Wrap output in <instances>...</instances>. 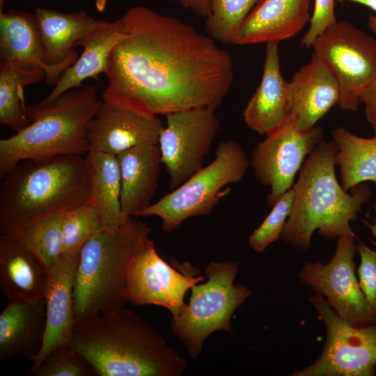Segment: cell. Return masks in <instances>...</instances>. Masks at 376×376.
<instances>
[{"label": "cell", "instance_id": "cell-16", "mask_svg": "<svg viewBox=\"0 0 376 376\" xmlns=\"http://www.w3.org/2000/svg\"><path fill=\"white\" fill-rule=\"evenodd\" d=\"M80 253V252H79ZM79 253L63 254L49 269L45 295L46 330L42 347L32 362L33 375L43 359L55 348L69 344L76 320L73 289Z\"/></svg>", "mask_w": 376, "mask_h": 376}, {"label": "cell", "instance_id": "cell-27", "mask_svg": "<svg viewBox=\"0 0 376 376\" xmlns=\"http://www.w3.org/2000/svg\"><path fill=\"white\" fill-rule=\"evenodd\" d=\"M45 78L42 68L27 69L16 63L0 61V123L17 132L31 120L24 89Z\"/></svg>", "mask_w": 376, "mask_h": 376}, {"label": "cell", "instance_id": "cell-37", "mask_svg": "<svg viewBox=\"0 0 376 376\" xmlns=\"http://www.w3.org/2000/svg\"><path fill=\"white\" fill-rule=\"evenodd\" d=\"M177 1L184 8L193 11L196 15L206 17L210 13V0H170Z\"/></svg>", "mask_w": 376, "mask_h": 376}, {"label": "cell", "instance_id": "cell-19", "mask_svg": "<svg viewBox=\"0 0 376 376\" xmlns=\"http://www.w3.org/2000/svg\"><path fill=\"white\" fill-rule=\"evenodd\" d=\"M289 89L290 113L301 130L315 127L340 98L336 79L315 53L310 62L294 74Z\"/></svg>", "mask_w": 376, "mask_h": 376}, {"label": "cell", "instance_id": "cell-24", "mask_svg": "<svg viewBox=\"0 0 376 376\" xmlns=\"http://www.w3.org/2000/svg\"><path fill=\"white\" fill-rule=\"evenodd\" d=\"M46 330L45 300L31 303L8 301L0 313V361L39 354Z\"/></svg>", "mask_w": 376, "mask_h": 376}, {"label": "cell", "instance_id": "cell-29", "mask_svg": "<svg viewBox=\"0 0 376 376\" xmlns=\"http://www.w3.org/2000/svg\"><path fill=\"white\" fill-rule=\"evenodd\" d=\"M260 0H210L205 29L208 36L226 45H235L238 31Z\"/></svg>", "mask_w": 376, "mask_h": 376}, {"label": "cell", "instance_id": "cell-13", "mask_svg": "<svg viewBox=\"0 0 376 376\" xmlns=\"http://www.w3.org/2000/svg\"><path fill=\"white\" fill-rule=\"evenodd\" d=\"M214 109L198 107L167 114L158 144L171 190L203 167L220 126Z\"/></svg>", "mask_w": 376, "mask_h": 376}, {"label": "cell", "instance_id": "cell-12", "mask_svg": "<svg viewBox=\"0 0 376 376\" xmlns=\"http://www.w3.org/2000/svg\"><path fill=\"white\" fill-rule=\"evenodd\" d=\"M324 129L301 130L290 114L279 127L267 134L253 150L250 166L259 182L270 187L267 196L273 206L293 184L306 155L322 141Z\"/></svg>", "mask_w": 376, "mask_h": 376}, {"label": "cell", "instance_id": "cell-14", "mask_svg": "<svg viewBox=\"0 0 376 376\" xmlns=\"http://www.w3.org/2000/svg\"><path fill=\"white\" fill-rule=\"evenodd\" d=\"M205 276H194L172 267L157 253L153 241L148 237L133 260L127 274L128 301L143 306L153 304L167 308L172 318L187 306L186 292Z\"/></svg>", "mask_w": 376, "mask_h": 376}, {"label": "cell", "instance_id": "cell-38", "mask_svg": "<svg viewBox=\"0 0 376 376\" xmlns=\"http://www.w3.org/2000/svg\"><path fill=\"white\" fill-rule=\"evenodd\" d=\"M338 2H353L370 8L376 13V0H336ZM368 26L376 36V15L370 14L368 18Z\"/></svg>", "mask_w": 376, "mask_h": 376}, {"label": "cell", "instance_id": "cell-21", "mask_svg": "<svg viewBox=\"0 0 376 376\" xmlns=\"http://www.w3.org/2000/svg\"><path fill=\"white\" fill-rule=\"evenodd\" d=\"M310 0H260L243 21L235 45L279 42L310 20Z\"/></svg>", "mask_w": 376, "mask_h": 376}, {"label": "cell", "instance_id": "cell-33", "mask_svg": "<svg viewBox=\"0 0 376 376\" xmlns=\"http://www.w3.org/2000/svg\"><path fill=\"white\" fill-rule=\"evenodd\" d=\"M294 190L290 189L272 206V210L249 238L250 247L257 253L280 238L293 205Z\"/></svg>", "mask_w": 376, "mask_h": 376}, {"label": "cell", "instance_id": "cell-1", "mask_svg": "<svg viewBox=\"0 0 376 376\" xmlns=\"http://www.w3.org/2000/svg\"><path fill=\"white\" fill-rule=\"evenodd\" d=\"M122 19L127 36L111 53L103 100L149 116L221 104L234 79L227 50L145 6L130 8Z\"/></svg>", "mask_w": 376, "mask_h": 376}, {"label": "cell", "instance_id": "cell-3", "mask_svg": "<svg viewBox=\"0 0 376 376\" xmlns=\"http://www.w3.org/2000/svg\"><path fill=\"white\" fill-rule=\"evenodd\" d=\"M0 185V234L19 236L31 224L91 201L86 156L57 155L18 162Z\"/></svg>", "mask_w": 376, "mask_h": 376}, {"label": "cell", "instance_id": "cell-7", "mask_svg": "<svg viewBox=\"0 0 376 376\" xmlns=\"http://www.w3.org/2000/svg\"><path fill=\"white\" fill-rule=\"evenodd\" d=\"M238 269L236 262H210L204 272L206 281L191 288L188 304L171 318V331L191 358L200 355L205 339L213 332L233 334L231 317L252 294L244 284H235Z\"/></svg>", "mask_w": 376, "mask_h": 376}, {"label": "cell", "instance_id": "cell-40", "mask_svg": "<svg viewBox=\"0 0 376 376\" xmlns=\"http://www.w3.org/2000/svg\"><path fill=\"white\" fill-rule=\"evenodd\" d=\"M107 0H95V7L99 12H103L105 9Z\"/></svg>", "mask_w": 376, "mask_h": 376}, {"label": "cell", "instance_id": "cell-23", "mask_svg": "<svg viewBox=\"0 0 376 376\" xmlns=\"http://www.w3.org/2000/svg\"><path fill=\"white\" fill-rule=\"evenodd\" d=\"M117 157L123 214L127 219L138 217L151 205L158 189L162 164L159 144H140L122 152Z\"/></svg>", "mask_w": 376, "mask_h": 376}, {"label": "cell", "instance_id": "cell-4", "mask_svg": "<svg viewBox=\"0 0 376 376\" xmlns=\"http://www.w3.org/2000/svg\"><path fill=\"white\" fill-rule=\"evenodd\" d=\"M338 151L334 141H322L310 153L294 185V201L280 239L292 246L307 251L312 235L334 239L356 236L350 221L357 219L371 191L360 183L348 194L337 181L335 160Z\"/></svg>", "mask_w": 376, "mask_h": 376}, {"label": "cell", "instance_id": "cell-10", "mask_svg": "<svg viewBox=\"0 0 376 376\" xmlns=\"http://www.w3.org/2000/svg\"><path fill=\"white\" fill-rule=\"evenodd\" d=\"M309 301L326 328L319 357L292 376H373L376 372V322L354 327L340 317L320 295Z\"/></svg>", "mask_w": 376, "mask_h": 376}, {"label": "cell", "instance_id": "cell-11", "mask_svg": "<svg viewBox=\"0 0 376 376\" xmlns=\"http://www.w3.org/2000/svg\"><path fill=\"white\" fill-rule=\"evenodd\" d=\"M355 238L352 235L339 236L336 251L327 264L304 263L298 276L303 285L324 297L343 320L354 327H362L376 322V315L368 304L356 276Z\"/></svg>", "mask_w": 376, "mask_h": 376}, {"label": "cell", "instance_id": "cell-6", "mask_svg": "<svg viewBox=\"0 0 376 376\" xmlns=\"http://www.w3.org/2000/svg\"><path fill=\"white\" fill-rule=\"evenodd\" d=\"M102 102L95 88L87 85L62 93L51 104L28 105L30 124L0 140V178L24 159L86 156L91 150L87 126Z\"/></svg>", "mask_w": 376, "mask_h": 376}, {"label": "cell", "instance_id": "cell-41", "mask_svg": "<svg viewBox=\"0 0 376 376\" xmlns=\"http://www.w3.org/2000/svg\"><path fill=\"white\" fill-rule=\"evenodd\" d=\"M4 2L5 0H0V13L2 12V8L3 6Z\"/></svg>", "mask_w": 376, "mask_h": 376}, {"label": "cell", "instance_id": "cell-17", "mask_svg": "<svg viewBox=\"0 0 376 376\" xmlns=\"http://www.w3.org/2000/svg\"><path fill=\"white\" fill-rule=\"evenodd\" d=\"M35 14L44 52L45 81L55 85L64 71L78 58L75 43L95 30L100 20L81 10L63 13L38 8Z\"/></svg>", "mask_w": 376, "mask_h": 376}, {"label": "cell", "instance_id": "cell-25", "mask_svg": "<svg viewBox=\"0 0 376 376\" xmlns=\"http://www.w3.org/2000/svg\"><path fill=\"white\" fill-rule=\"evenodd\" d=\"M0 61L45 71L40 28L35 13L17 10L0 13Z\"/></svg>", "mask_w": 376, "mask_h": 376}, {"label": "cell", "instance_id": "cell-35", "mask_svg": "<svg viewBox=\"0 0 376 376\" xmlns=\"http://www.w3.org/2000/svg\"><path fill=\"white\" fill-rule=\"evenodd\" d=\"M335 1L336 0H315L314 10L309 20V28L300 41L302 47H312L319 36L337 22L334 13Z\"/></svg>", "mask_w": 376, "mask_h": 376}, {"label": "cell", "instance_id": "cell-32", "mask_svg": "<svg viewBox=\"0 0 376 376\" xmlns=\"http://www.w3.org/2000/svg\"><path fill=\"white\" fill-rule=\"evenodd\" d=\"M33 375L93 376L97 374L85 357L67 344L49 353Z\"/></svg>", "mask_w": 376, "mask_h": 376}, {"label": "cell", "instance_id": "cell-18", "mask_svg": "<svg viewBox=\"0 0 376 376\" xmlns=\"http://www.w3.org/2000/svg\"><path fill=\"white\" fill-rule=\"evenodd\" d=\"M49 269L19 237L0 234V291L8 301L45 299Z\"/></svg>", "mask_w": 376, "mask_h": 376}, {"label": "cell", "instance_id": "cell-28", "mask_svg": "<svg viewBox=\"0 0 376 376\" xmlns=\"http://www.w3.org/2000/svg\"><path fill=\"white\" fill-rule=\"evenodd\" d=\"M338 151L335 162L340 166L343 188L347 191L360 183H376V136H358L343 127L332 133Z\"/></svg>", "mask_w": 376, "mask_h": 376}, {"label": "cell", "instance_id": "cell-36", "mask_svg": "<svg viewBox=\"0 0 376 376\" xmlns=\"http://www.w3.org/2000/svg\"><path fill=\"white\" fill-rule=\"evenodd\" d=\"M359 100L365 105L366 117L376 136V81L360 95Z\"/></svg>", "mask_w": 376, "mask_h": 376}, {"label": "cell", "instance_id": "cell-9", "mask_svg": "<svg viewBox=\"0 0 376 376\" xmlns=\"http://www.w3.org/2000/svg\"><path fill=\"white\" fill-rule=\"evenodd\" d=\"M312 47L337 81L338 107L357 111L360 95L376 81V39L343 20L329 26Z\"/></svg>", "mask_w": 376, "mask_h": 376}, {"label": "cell", "instance_id": "cell-22", "mask_svg": "<svg viewBox=\"0 0 376 376\" xmlns=\"http://www.w3.org/2000/svg\"><path fill=\"white\" fill-rule=\"evenodd\" d=\"M126 36L122 17L113 22L100 20L95 30L75 43V47L84 49L81 56L64 71L52 92L38 104H52L62 93L80 87L88 78L99 81V75L107 70L111 52Z\"/></svg>", "mask_w": 376, "mask_h": 376}, {"label": "cell", "instance_id": "cell-8", "mask_svg": "<svg viewBox=\"0 0 376 376\" xmlns=\"http://www.w3.org/2000/svg\"><path fill=\"white\" fill-rule=\"evenodd\" d=\"M214 155L210 164L151 203L138 217H158L163 230L170 233L189 218L210 214L226 193L222 189L242 181L250 166L245 150L233 140L219 143Z\"/></svg>", "mask_w": 376, "mask_h": 376}, {"label": "cell", "instance_id": "cell-20", "mask_svg": "<svg viewBox=\"0 0 376 376\" xmlns=\"http://www.w3.org/2000/svg\"><path fill=\"white\" fill-rule=\"evenodd\" d=\"M278 47V42L266 43L261 81L243 112L247 127L261 135L276 129L290 114L289 82L281 75Z\"/></svg>", "mask_w": 376, "mask_h": 376}, {"label": "cell", "instance_id": "cell-34", "mask_svg": "<svg viewBox=\"0 0 376 376\" xmlns=\"http://www.w3.org/2000/svg\"><path fill=\"white\" fill-rule=\"evenodd\" d=\"M357 250L360 256L357 269L359 286L369 304L376 315V250H373L359 242Z\"/></svg>", "mask_w": 376, "mask_h": 376}, {"label": "cell", "instance_id": "cell-42", "mask_svg": "<svg viewBox=\"0 0 376 376\" xmlns=\"http://www.w3.org/2000/svg\"><path fill=\"white\" fill-rule=\"evenodd\" d=\"M373 209H374L375 212H376V201L375 202V203L373 205Z\"/></svg>", "mask_w": 376, "mask_h": 376}, {"label": "cell", "instance_id": "cell-31", "mask_svg": "<svg viewBox=\"0 0 376 376\" xmlns=\"http://www.w3.org/2000/svg\"><path fill=\"white\" fill-rule=\"evenodd\" d=\"M102 229L100 215L91 201L65 213L62 224L63 254L79 253L85 243Z\"/></svg>", "mask_w": 376, "mask_h": 376}, {"label": "cell", "instance_id": "cell-5", "mask_svg": "<svg viewBox=\"0 0 376 376\" xmlns=\"http://www.w3.org/2000/svg\"><path fill=\"white\" fill-rule=\"evenodd\" d=\"M152 228L130 217L113 230L102 229L81 248L75 278L76 324L123 307L130 267Z\"/></svg>", "mask_w": 376, "mask_h": 376}, {"label": "cell", "instance_id": "cell-2", "mask_svg": "<svg viewBox=\"0 0 376 376\" xmlns=\"http://www.w3.org/2000/svg\"><path fill=\"white\" fill-rule=\"evenodd\" d=\"M69 345L99 376H181L187 368L157 329L123 307L77 323Z\"/></svg>", "mask_w": 376, "mask_h": 376}, {"label": "cell", "instance_id": "cell-30", "mask_svg": "<svg viewBox=\"0 0 376 376\" xmlns=\"http://www.w3.org/2000/svg\"><path fill=\"white\" fill-rule=\"evenodd\" d=\"M64 214H58L38 220L17 236L49 269L63 254L62 224Z\"/></svg>", "mask_w": 376, "mask_h": 376}, {"label": "cell", "instance_id": "cell-39", "mask_svg": "<svg viewBox=\"0 0 376 376\" xmlns=\"http://www.w3.org/2000/svg\"><path fill=\"white\" fill-rule=\"evenodd\" d=\"M373 223L370 224L363 221L364 224L369 228L371 235L375 238V240H370V242L376 246V219H373Z\"/></svg>", "mask_w": 376, "mask_h": 376}, {"label": "cell", "instance_id": "cell-15", "mask_svg": "<svg viewBox=\"0 0 376 376\" xmlns=\"http://www.w3.org/2000/svg\"><path fill=\"white\" fill-rule=\"evenodd\" d=\"M157 116H149L103 100L87 126L91 149L117 156L134 146L158 143L164 129Z\"/></svg>", "mask_w": 376, "mask_h": 376}, {"label": "cell", "instance_id": "cell-26", "mask_svg": "<svg viewBox=\"0 0 376 376\" xmlns=\"http://www.w3.org/2000/svg\"><path fill=\"white\" fill-rule=\"evenodd\" d=\"M86 157L93 178L91 202L100 215L102 229L116 230L128 219L121 209L120 171L118 157L93 149Z\"/></svg>", "mask_w": 376, "mask_h": 376}]
</instances>
